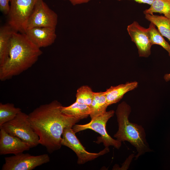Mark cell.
Here are the masks:
<instances>
[{
  "label": "cell",
  "instance_id": "30bf717a",
  "mask_svg": "<svg viewBox=\"0 0 170 170\" xmlns=\"http://www.w3.org/2000/svg\"><path fill=\"white\" fill-rule=\"evenodd\" d=\"M128 32L132 41L135 44L140 57H148L151 54L152 45L146 32V28L136 21H134L127 27Z\"/></svg>",
  "mask_w": 170,
  "mask_h": 170
},
{
  "label": "cell",
  "instance_id": "3957f363",
  "mask_svg": "<svg viewBox=\"0 0 170 170\" xmlns=\"http://www.w3.org/2000/svg\"><path fill=\"white\" fill-rule=\"evenodd\" d=\"M131 111V106L126 102L119 104L116 111L118 130L114 135L121 142L126 141L134 146L137 152L135 160L146 153L152 151L146 138L143 127L130 122L129 117Z\"/></svg>",
  "mask_w": 170,
  "mask_h": 170
},
{
  "label": "cell",
  "instance_id": "ac0fdd59",
  "mask_svg": "<svg viewBox=\"0 0 170 170\" xmlns=\"http://www.w3.org/2000/svg\"><path fill=\"white\" fill-rule=\"evenodd\" d=\"M156 26L153 23L150 22L149 27L146 28L150 42L152 45L156 44L161 46L167 51L170 57V44L165 40Z\"/></svg>",
  "mask_w": 170,
  "mask_h": 170
},
{
  "label": "cell",
  "instance_id": "44dd1931",
  "mask_svg": "<svg viewBox=\"0 0 170 170\" xmlns=\"http://www.w3.org/2000/svg\"><path fill=\"white\" fill-rule=\"evenodd\" d=\"M94 93L88 86H82L77 90L76 101L90 106L93 99Z\"/></svg>",
  "mask_w": 170,
  "mask_h": 170
},
{
  "label": "cell",
  "instance_id": "7a4b0ae2",
  "mask_svg": "<svg viewBox=\"0 0 170 170\" xmlns=\"http://www.w3.org/2000/svg\"><path fill=\"white\" fill-rule=\"evenodd\" d=\"M40 48L26 34L14 31L10 41L8 57L0 66V80L4 81L31 67L42 54Z\"/></svg>",
  "mask_w": 170,
  "mask_h": 170
},
{
  "label": "cell",
  "instance_id": "ba28073f",
  "mask_svg": "<svg viewBox=\"0 0 170 170\" xmlns=\"http://www.w3.org/2000/svg\"><path fill=\"white\" fill-rule=\"evenodd\" d=\"M5 160L2 170H32L49 162L50 159L46 154L34 156L22 152L5 157Z\"/></svg>",
  "mask_w": 170,
  "mask_h": 170
},
{
  "label": "cell",
  "instance_id": "e0dca14e",
  "mask_svg": "<svg viewBox=\"0 0 170 170\" xmlns=\"http://www.w3.org/2000/svg\"><path fill=\"white\" fill-rule=\"evenodd\" d=\"M61 111L64 114L78 118L80 120L86 118L90 115V106L75 101L68 106H61Z\"/></svg>",
  "mask_w": 170,
  "mask_h": 170
},
{
  "label": "cell",
  "instance_id": "8992f818",
  "mask_svg": "<svg viewBox=\"0 0 170 170\" xmlns=\"http://www.w3.org/2000/svg\"><path fill=\"white\" fill-rule=\"evenodd\" d=\"M38 0H10L8 24L15 31L25 33L28 20Z\"/></svg>",
  "mask_w": 170,
  "mask_h": 170
},
{
  "label": "cell",
  "instance_id": "d6986e66",
  "mask_svg": "<svg viewBox=\"0 0 170 170\" xmlns=\"http://www.w3.org/2000/svg\"><path fill=\"white\" fill-rule=\"evenodd\" d=\"M156 13L163 14L170 19V0H154L150 7L143 11L144 14Z\"/></svg>",
  "mask_w": 170,
  "mask_h": 170
},
{
  "label": "cell",
  "instance_id": "9c48e42d",
  "mask_svg": "<svg viewBox=\"0 0 170 170\" xmlns=\"http://www.w3.org/2000/svg\"><path fill=\"white\" fill-rule=\"evenodd\" d=\"M58 20L57 14L49 8L43 0H38L28 19L26 30L35 27L56 29Z\"/></svg>",
  "mask_w": 170,
  "mask_h": 170
},
{
  "label": "cell",
  "instance_id": "52a82bcc",
  "mask_svg": "<svg viewBox=\"0 0 170 170\" xmlns=\"http://www.w3.org/2000/svg\"><path fill=\"white\" fill-rule=\"evenodd\" d=\"M72 128L68 126L64 128L62 135L61 144L62 145L69 147L75 153L78 158V164H84L109 152V148L107 147L98 153L87 151L76 136Z\"/></svg>",
  "mask_w": 170,
  "mask_h": 170
},
{
  "label": "cell",
  "instance_id": "603a6c76",
  "mask_svg": "<svg viewBox=\"0 0 170 170\" xmlns=\"http://www.w3.org/2000/svg\"><path fill=\"white\" fill-rule=\"evenodd\" d=\"M68 0L71 3L73 6L77 5L87 3L90 1L91 0Z\"/></svg>",
  "mask_w": 170,
  "mask_h": 170
},
{
  "label": "cell",
  "instance_id": "4fadbf2b",
  "mask_svg": "<svg viewBox=\"0 0 170 170\" xmlns=\"http://www.w3.org/2000/svg\"><path fill=\"white\" fill-rule=\"evenodd\" d=\"M138 82L136 81L111 86L104 92L107 103L110 105L119 102L128 92L137 88Z\"/></svg>",
  "mask_w": 170,
  "mask_h": 170
},
{
  "label": "cell",
  "instance_id": "cb8c5ba5",
  "mask_svg": "<svg viewBox=\"0 0 170 170\" xmlns=\"http://www.w3.org/2000/svg\"><path fill=\"white\" fill-rule=\"evenodd\" d=\"M121 1L122 0H117ZM136 2L140 3L147 4L151 5L154 0H133Z\"/></svg>",
  "mask_w": 170,
  "mask_h": 170
},
{
  "label": "cell",
  "instance_id": "277c9868",
  "mask_svg": "<svg viewBox=\"0 0 170 170\" xmlns=\"http://www.w3.org/2000/svg\"><path fill=\"white\" fill-rule=\"evenodd\" d=\"M28 115L21 111L14 119L0 126L9 134L18 137L31 148L39 144V138L28 120Z\"/></svg>",
  "mask_w": 170,
  "mask_h": 170
},
{
  "label": "cell",
  "instance_id": "6da1fadb",
  "mask_svg": "<svg viewBox=\"0 0 170 170\" xmlns=\"http://www.w3.org/2000/svg\"><path fill=\"white\" fill-rule=\"evenodd\" d=\"M61 104L54 100L42 105L28 115V120L39 138V144L51 153L60 149L64 128L73 126L81 120L63 113Z\"/></svg>",
  "mask_w": 170,
  "mask_h": 170
},
{
  "label": "cell",
  "instance_id": "5bb4252c",
  "mask_svg": "<svg viewBox=\"0 0 170 170\" xmlns=\"http://www.w3.org/2000/svg\"><path fill=\"white\" fill-rule=\"evenodd\" d=\"M15 31L8 25L0 28V66L3 65L8 57L10 41Z\"/></svg>",
  "mask_w": 170,
  "mask_h": 170
},
{
  "label": "cell",
  "instance_id": "8fae6325",
  "mask_svg": "<svg viewBox=\"0 0 170 170\" xmlns=\"http://www.w3.org/2000/svg\"><path fill=\"white\" fill-rule=\"evenodd\" d=\"M0 155H16L28 150L31 148L29 144L19 138L7 133L0 127Z\"/></svg>",
  "mask_w": 170,
  "mask_h": 170
},
{
  "label": "cell",
  "instance_id": "ffe728a7",
  "mask_svg": "<svg viewBox=\"0 0 170 170\" xmlns=\"http://www.w3.org/2000/svg\"><path fill=\"white\" fill-rule=\"evenodd\" d=\"M21 111L19 108L15 107L14 104L0 103V126L14 119Z\"/></svg>",
  "mask_w": 170,
  "mask_h": 170
},
{
  "label": "cell",
  "instance_id": "7402d4cb",
  "mask_svg": "<svg viewBox=\"0 0 170 170\" xmlns=\"http://www.w3.org/2000/svg\"><path fill=\"white\" fill-rule=\"evenodd\" d=\"M11 0H0V10L5 14H8L10 9L9 2Z\"/></svg>",
  "mask_w": 170,
  "mask_h": 170
},
{
  "label": "cell",
  "instance_id": "2e32d148",
  "mask_svg": "<svg viewBox=\"0 0 170 170\" xmlns=\"http://www.w3.org/2000/svg\"><path fill=\"white\" fill-rule=\"evenodd\" d=\"M145 18L153 23L162 36L166 37L170 42V19L164 16L154 14H145Z\"/></svg>",
  "mask_w": 170,
  "mask_h": 170
},
{
  "label": "cell",
  "instance_id": "7c38bea8",
  "mask_svg": "<svg viewBox=\"0 0 170 170\" xmlns=\"http://www.w3.org/2000/svg\"><path fill=\"white\" fill-rule=\"evenodd\" d=\"M25 33L29 39L39 48L52 44L56 38L55 29L35 27L27 29Z\"/></svg>",
  "mask_w": 170,
  "mask_h": 170
},
{
  "label": "cell",
  "instance_id": "9a60e30c",
  "mask_svg": "<svg viewBox=\"0 0 170 170\" xmlns=\"http://www.w3.org/2000/svg\"><path fill=\"white\" fill-rule=\"evenodd\" d=\"M108 106L104 92H94L90 106L91 119L105 113Z\"/></svg>",
  "mask_w": 170,
  "mask_h": 170
},
{
  "label": "cell",
  "instance_id": "5b68a950",
  "mask_svg": "<svg viewBox=\"0 0 170 170\" xmlns=\"http://www.w3.org/2000/svg\"><path fill=\"white\" fill-rule=\"evenodd\" d=\"M114 110L106 111L105 113L91 119V121L83 125L75 124L72 128L73 131L76 133L87 129L94 130L99 133L100 136L97 138L95 142L98 144L103 143L105 147L112 146L118 149L122 145V142L114 139L109 135L106 129V124L108 120L113 116Z\"/></svg>",
  "mask_w": 170,
  "mask_h": 170
},
{
  "label": "cell",
  "instance_id": "d4e9b609",
  "mask_svg": "<svg viewBox=\"0 0 170 170\" xmlns=\"http://www.w3.org/2000/svg\"><path fill=\"white\" fill-rule=\"evenodd\" d=\"M163 78L166 82L170 81V73L165 74L163 76Z\"/></svg>",
  "mask_w": 170,
  "mask_h": 170
}]
</instances>
